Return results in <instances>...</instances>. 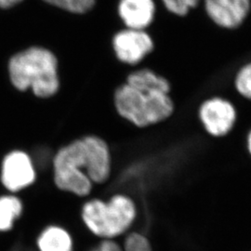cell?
<instances>
[{
    "label": "cell",
    "instance_id": "cell-14",
    "mask_svg": "<svg viewBox=\"0 0 251 251\" xmlns=\"http://www.w3.org/2000/svg\"><path fill=\"white\" fill-rule=\"evenodd\" d=\"M164 8L172 15L178 17L187 16L192 9L199 6L202 0H160Z\"/></svg>",
    "mask_w": 251,
    "mask_h": 251
},
{
    "label": "cell",
    "instance_id": "cell-9",
    "mask_svg": "<svg viewBox=\"0 0 251 251\" xmlns=\"http://www.w3.org/2000/svg\"><path fill=\"white\" fill-rule=\"evenodd\" d=\"M35 247L36 251H75V237L67 225L48 223L36 233Z\"/></svg>",
    "mask_w": 251,
    "mask_h": 251
},
{
    "label": "cell",
    "instance_id": "cell-17",
    "mask_svg": "<svg viewBox=\"0 0 251 251\" xmlns=\"http://www.w3.org/2000/svg\"><path fill=\"white\" fill-rule=\"evenodd\" d=\"M23 0H0V9H9Z\"/></svg>",
    "mask_w": 251,
    "mask_h": 251
},
{
    "label": "cell",
    "instance_id": "cell-7",
    "mask_svg": "<svg viewBox=\"0 0 251 251\" xmlns=\"http://www.w3.org/2000/svg\"><path fill=\"white\" fill-rule=\"evenodd\" d=\"M155 44L146 30L125 28L113 38V49L119 62L127 65H138L152 54Z\"/></svg>",
    "mask_w": 251,
    "mask_h": 251
},
{
    "label": "cell",
    "instance_id": "cell-18",
    "mask_svg": "<svg viewBox=\"0 0 251 251\" xmlns=\"http://www.w3.org/2000/svg\"><path fill=\"white\" fill-rule=\"evenodd\" d=\"M246 145H247V150L251 156V129L248 132L247 139H246Z\"/></svg>",
    "mask_w": 251,
    "mask_h": 251
},
{
    "label": "cell",
    "instance_id": "cell-11",
    "mask_svg": "<svg viewBox=\"0 0 251 251\" xmlns=\"http://www.w3.org/2000/svg\"><path fill=\"white\" fill-rule=\"evenodd\" d=\"M26 211V203L21 195L0 193V235L15 230Z\"/></svg>",
    "mask_w": 251,
    "mask_h": 251
},
{
    "label": "cell",
    "instance_id": "cell-10",
    "mask_svg": "<svg viewBox=\"0 0 251 251\" xmlns=\"http://www.w3.org/2000/svg\"><path fill=\"white\" fill-rule=\"evenodd\" d=\"M117 12L126 28L146 30L154 22L156 4L154 0H120Z\"/></svg>",
    "mask_w": 251,
    "mask_h": 251
},
{
    "label": "cell",
    "instance_id": "cell-5",
    "mask_svg": "<svg viewBox=\"0 0 251 251\" xmlns=\"http://www.w3.org/2000/svg\"><path fill=\"white\" fill-rule=\"evenodd\" d=\"M39 169L32 152L13 147L0 157V188L3 192L22 195L38 181Z\"/></svg>",
    "mask_w": 251,
    "mask_h": 251
},
{
    "label": "cell",
    "instance_id": "cell-4",
    "mask_svg": "<svg viewBox=\"0 0 251 251\" xmlns=\"http://www.w3.org/2000/svg\"><path fill=\"white\" fill-rule=\"evenodd\" d=\"M9 80L14 89L31 91L38 99H50L60 90L58 61L49 50L33 47L9 60Z\"/></svg>",
    "mask_w": 251,
    "mask_h": 251
},
{
    "label": "cell",
    "instance_id": "cell-1",
    "mask_svg": "<svg viewBox=\"0 0 251 251\" xmlns=\"http://www.w3.org/2000/svg\"><path fill=\"white\" fill-rule=\"evenodd\" d=\"M49 170L59 193L78 200L90 198L95 189L108 186L113 179L112 145L100 133L78 135L54 150Z\"/></svg>",
    "mask_w": 251,
    "mask_h": 251
},
{
    "label": "cell",
    "instance_id": "cell-12",
    "mask_svg": "<svg viewBox=\"0 0 251 251\" xmlns=\"http://www.w3.org/2000/svg\"><path fill=\"white\" fill-rule=\"evenodd\" d=\"M232 85L237 96L251 101V62L244 63L236 70Z\"/></svg>",
    "mask_w": 251,
    "mask_h": 251
},
{
    "label": "cell",
    "instance_id": "cell-2",
    "mask_svg": "<svg viewBox=\"0 0 251 251\" xmlns=\"http://www.w3.org/2000/svg\"><path fill=\"white\" fill-rule=\"evenodd\" d=\"M170 79L151 68L129 73L114 90L112 107L118 118L137 128L158 125L175 111Z\"/></svg>",
    "mask_w": 251,
    "mask_h": 251
},
{
    "label": "cell",
    "instance_id": "cell-3",
    "mask_svg": "<svg viewBox=\"0 0 251 251\" xmlns=\"http://www.w3.org/2000/svg\"><path fill=\"white\" fill-rule=\"evenodd\" d=\"M78 220L84 230L96 240L121 239L134 227L139 207L134 198L122 191L81 200Z\"/></svg>",
    "mask_w": 251,
    "mask_h": 251
},
{
    "label": "cell",
    "instance_id": "cell-13",
    "mask_svg": "<svg viewBox=\"0 0 251 251\" xmlns=\"http://www.w3.org/2000/svg\"><path fill=\"white\" fill-rule=\"evenodd\" d=\"M120 240L124 251H153L148 236L137 230L129 231Z\"/></svg>",
    "mask_w": 251,
    "mask_h": 251
},
{
    "label": "cell",
    "instance_id": "cell-16",
    "mask_svg": "<svg viewBox=\"0 0 251 251\" xmlns=\"http://www.w3.org/2000/svg\"><path fill=\"white\" fill-rule=\"evenodd\" d=\"M87 251H124L120 239L96 240Z\"/></svg>",
    "mask_w": 251,
    "mask_h": 251
},
{
    "label": "cell",
    "instance_id": "cell-8",
    "mask_svg": "<svg viewBox=\"0 0 251 251\" xmlns=\"http://www.w3.org/2000/svg\"><path fill=\"white\" fill-rule=\"evenodd\" d=\"M208 19L218 27L234 30L250 16L251 0H202Z\"/></svg>",
    "mask_w": 251,
    "mask_h": 251
},
{
    "label": "cell",
    "instance_id": "cell-15",
    "mask_svg": "<svg viewBox=\"0 0 251 251\" xmlns=\"http://www.w3.org/2000/svg\"><path fill=\"white\" fill-rule=\"evenodd\" d=\"M47 3L73 13H85L92 9L95 0H44Z\"/></svg>",
    "mask_w": 251,
    "mask_h": 251
},
{
    "label": "cell",
    "instance_id": "cell-6",
    "mask_svg": "<svg viewBox=\"0 0 251 251\" xmlns=\"http://www.w3.org/2000/svg\"><path fill=\"white\" fill-rule=\"evenodd\" d=\"M198 118L206 134L223 138L232 131L236 123L237 112L231 100L214 95L199 103Z\"/></svg>",
    "mask_w": 251,
    "mask_h": 251
}]
</instances>
